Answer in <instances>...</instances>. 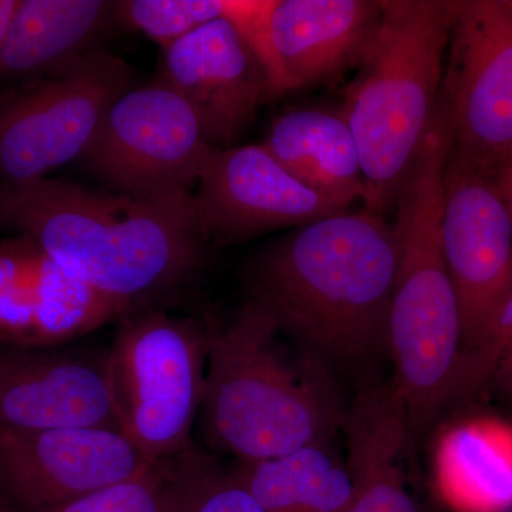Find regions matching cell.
Wrapping results in <instances>:
<instances>
[{
  "label": "cell",
  "mask_w": 512,
  "mask_h": 512,
  "mask_svg": "<svg viewBox=\"0 0 512 512\" xmlns=\"http://www.w3.org/2000/svg\"><path fill=\"white\" fill-rule=\"evenodd\" d=\"M433 481L454 512L512 511V426L493 417H463L437 434Z\"/></svg>",
  "instance_id": "obj_17"
},
{
  "label": "cell",
  "mask_w": 512,
  "mask_h": 512,
  "mask_svg": "<svg viewBox=\"0 0 512 512\" xmlns=\"http://www.w3.org/2000/svg\"><path fill=\"white\" fill-rule=\"evenodd\" d=\"M0 229L28 235L67 274L131 312L190 281L208 245L195 212L49 177L0 183Z\"/></svg>",
  "instance_id": "obj_2"
},
{
  "label": "cell",
  "mask_w": 512,
  "mask_h": 512,
  "mask_svg": "<svg viewBox=\"0 0 512 512\" xmlns=\"http://www.w3.org/2000/svg\"><path fill=\"white\" fill-rule=\"evenodd\" d=\"M262 146L295 180L349 210L365 181L355 138L342 110L302 107L275 120Z\"/></svg>",
  "instance_id": "obj_19"
},
{
  "label": "cell",
  "mask_w": 512,
  "mask_h": 512,
  "mask_svg": "<svg viewBox=\"0 0 512 512\" xmlns=\"http://www.w3.org/2000/svg\"><path fill=\"white\" fill-rule=\"evenodd\" d=\"M448 160L490 177L512 163V10L457 0L441 84Z\"/></svg>",
  "instance_id": "obj_9"
},
{
  "label": "cell",
  "mask_w": 512,
  "mask_h": 512,
  "mask_svg": "<svg viewBox=\"0 0 512 512\" xmlns=\"http://www.w3.org/2000/svg\"><path fill=\"white\" fill-rule=\"evenodd\" d=\"M0 512H12L9 510L8 503H6L2 494H0Z\"/></svg>",
  "instance_id": "obj_27"
},
{
  "label": "cell",
  "mask_w": 512,
  "mask_h": 512,
  "mask_svg": "<svg viewBox=\"0 0 512 512\" xmlns=\"http://www.w3.org/2000/svg\"><path fill=\"white\" fill-rule=\"evenodd\" d=\"M192 201L202 237L218 245L349 211L295 180L262 144L210 146Z\"/></svg>",
  "instance_id": "obj_12"
},
{
  "label": "cell",
  "mask_w": 512,
  "mask_h": 512,
  "mask_svg": "<svg viewBox=\"0 0 512 512\" xmlns=\"http://www.w3.org/2000/svg\"><path fill=\"white\" fill-rule=\"evenodd\" d=\"M441 239L460 312L463 353L510 298L512 220L490 177L448 157Z\"/></svg>",
  "instance_id": "obj_10"
},
{
  "label": "cell",
  "mask_w": 512,
  "mask_h": 512,
  "mask_svg": "<svg viewBox=\"0 0 512 512\" xmlns=\"http://www.w3.org/2000/svg\"><path fill=\"white\" fill-rule=\"evenodd\" d=\"M210 328L141 308L120 319L110 376L121 431L150 463L191 446L200 414Z\"/></svg>",
  "instance_id": "obj_6"
},
{
  "label": "cell",
  "mask_w": 512,
  "mask_h": 512,
  "mask_svg": "<svg viewBox=\"0 0 512 512\" xmlns=\"http://www.w3.org/2000/svg\"><path fill=\"white\" fill-rule=\"evenodd\" d=\"M18 0H0V50H2L3 42H5L6 32L10 18H12L13 10H15Z\"/></svg>",
  "instance_id": "obj_26"
},
{
  "label": "cell",
  "mask_w": 512,
  "mask_h": 512,
  "mask_svg": "<svg viewBox=\"0 0 512 512\" xmlns=\"http://www.w3.org/2000/svg\"><path fill=\"white\" fill-rule=\"evenodd\" d=\"M382 26L372 53L346 90L365 210H394L439 109L457 0H380Z\"/></svg>",
  "instance_id": "obj_5"
},
{
  "label": "cell",
  "mask_w": 512,
  "mask_h": 512,
  "mask_svg": "<svg viewBox=\"0 0 512 512\" xmlns=\"http://www.w3.org/2000/svg\"><path fill=\"white\" fill-rule=\"evenodd\" d=\"M158 491L160 467L150 464L126 481L39 512H160Z\"/></svg>",
  "instance_id": "obj_24"
},
{
  "label": "cell",
  "mask_w": 512,
  "mask_h": 512,
  "mask_svg": "<svg viewBox=\"0 0 512 512\" xmlns=\"http://www.w3.org/2000/svg\"><path fill=\"white\" fill-rule=\"evenodd\" d=\"M495 392L512 396V292L476 345L461 353L448 407Z\"/></svg>",
  "instance_id": "obj_23"
},
{
  "label": "cell",
  "mask_w": 512,
  "mask_h": 512,
  "mask_svg": "<svg viewBox=\"0 0 512 512\" xmlns=\"http://www.w3.org/2000/svg\"><path fill=\"white\" fill-rule=\"evenodd\" d=\"M160 467V512H265L237 476L192 443Z\"/></svg>",
  "instance_id": "obj_22"
},
{
  "label": "cell",
  "mask_w": 512,
  "mask_h": 512,
  "mask_svg": "<svg viewBox=\"0 0 512 512\" xmlns=\"http://www.w3.org/2000/svg\"><path fill=\"white\" fill-rule=\"evenodd\" d=\"M0 427L121 430L111 386L110 349L0 343Z\"/></svg>",
  "instance_id": "obj_13"
},
{
  "label": "cell",
  "mask_w": 512,
  "mask_h": 512,
  "mask_svg": "<svg viewBox=\"0 0 512 512\" xmlns=\"http://www.w3.org/2000/svg\"><path fill=\"white\" fill-rule=\"evenodd\" d=\"M157 79L187 101L204 140L217 148L234 147L269 99L264 66L225 19L164 49Z\"/></svg>",
  "instance_id": "obj_14"
},
{
  "label": "cell",
  "mask_w": 512,
  "mask_h": 512,
  "mask_svg": "<svg viewBox=\"0 0 512 512\" xmlns=\"http://www.w3.org/2000/svg\"><path fill=\"white\" fill-rule=\"evenodd\" d=\"M208 148L187 101L156 79L114 101L80 160L114 192L195 212L192 187Z\"/></svg>",
  "instance_id": "obj_7"
},
{
  "label": "cell",
  "mask_w": 512,
  "mask_h": 512,
  "mask_svg": "<svg viewBox=\"0 0 512 512\" xmlns=\"http://www.w3.org/2000/svg\"><path fill=\"white\" fill-rule=\"evenodd\" d=\"M150 464L121 430L0 427V494L26 512L70 503Z\"/></svg>",
  "instance_id": "obj_11"
},
{
  "label": "cell",
  "mask_w": 512,
  "mask_h": 512,
  "mask_svg": "<svg viewBox=\"0 0 512 512\" xmlns=\"http://www.w3.org/2000/svg\"><path fill=\"white\" fill-rule=\"evenodd\" d=\"M448 148L439 106L394 205L397 266L387 350L414 440L447 409L461 355L460 312L441 239Z\"/></svg>",
  "instance_id": "obj_4"
},
{
  "label": "cell",
  "mask_w": 512,
  "mask_h": 512,
  "mask_svg": "<svg viewBox=\"0 0 512 512\" xmlns=\"http://www.w3.org/2000/svg\"><path fill=\"white\" fill-rule=\"evenodd\" d=\"M329 441L234 470L265 512H348L352 478Z\"/></svg>",
  "instance_id": "obj_20"
},
{
  "label": "cell",
  "mask_w": 512,
  "mask_h": 512,
  "mask_svg": "<svg viewBox=\"0 0 512 512\" xmlns=\"http://www.w3.org/2000/svg\"><path fill=\"white\" fill-rule=\"evenodd\" d=\"M133 69L109 50L94 49L0 99V183L45 178L82 158Z\"/></svg>",
  "instance_id": "obj_8"
},
{
  "label": "cell",
  "mask_w": 512,
  "mask_h": 512,
  "mask_svg": "<svg viewBox=\"0 0 512 512\" xmlns=\"http://www.w3.org/2000/svg\"><path fill=\"white\" fill-rule=\"evenodd\" d=\"M382 20L380 0H275L269 18L275 97L360 69L375 47Z\"/></svg>",
  "instance_id": "obj_16"
},
{
  "label": "cell",
  "mask_w": 512,
  "mask_h": 512,
  "mask_svg": "<svg viewBox=\"0 0 512 512\" xmlns=\"http://www.w3.org/2000/svg\"><path fill=\"white\" fill-rule=\"evenodd\" d=\"M396 266L393 225L345 211L276 239L249 262L244 282L248 301L330 366L387 349Z\"/></svg>",
  "instance_id": "obj_1"
},
{
  "label": "cell",
  "mask_w": 512,
  "mask_h": 512,
  "mask_svg": "<svg viewBox=\"0 0 512 512\" xmlns=\"http://www.w3.org/2000/svg\"><path fill=\"white\" fill-rule=\"evenodd\" d=\"M346 410L330 366L252 301L210 328L200 423L212 450L251 464L332 439Z\"/></svg>",
  "instance_id": "obj_3"
},
{
  "label": "cell",
  "mask_w": 512,
  "mask_h": 512,
  "mask_svg": "<svg viewBox=\"0 0 512 512\" xmlns=\"http://www.w3.org/2000/svg\"><path fill=\"white\" fill-rule=\"evenodd\" d=\"M275 0H126L116 16L164 49L195 30L225 19L248 43L264 35Z\"/></svg>",
  "instance_id": "obj_21"
},
{
  "label": "cell",
  "mask_w": 512,
  "mask_h": 512,
  "mask_svg": "<svg viewBox=\"0 0 512 512\" xmlns=\"http://www.w3.org/2000/svg\"><path fill=\"white\" fill-rule=\"evenodd\" d=\"M126 306L84 284L28 235L0 241V343L62 346L111 320Z\"/></svg>",
  "instance_id": "obj_15"
},
{
  "label": "cell",
  "mask_w": 512,
  "mask_h": 512,
  "mask_svg": "<svg viewBox=\"0 0 512 512\" xmlns=\"http://www.w3.org/2000/svg\"><path fill=\"white\" fill-rule=\"evenodd\" d=\"M490 178L493 180L498 192H500L505 205H507L512 220V163L495 171L493 175H490Z\"/></svg>",
  "instance_id": "obj_25"
},
{
  "label": "cell",
  "mask_w": 512,
  "mask_h": 512,
  "mask_svg": "<svg viewBox=\"0 0 512 512\" xmlns=\"http://www.w3.org/2000/svg\"><path fill=\"white\" fill-rule=\"evenodd\" d=\"M116 2L18 0L0 50V83L29 84L94 49Z\"/></svg>",
  "instance_id": "obj_18"
},
{
  "label": "cell",
  "mask_w": 512,
  "mask_h": 512,
  "mask_svg": "<svg viewBox=\"0 0 512 512\" xmlns=\"http://www.w3.org/2000/svg\"><path fill=\"white\" fill-rule=\"evenodd\" d=\"M505 3H507L508 8L512 10V0H505Z\"/></svg>",
  "instance_id": "obj_28"
}]
</instances>
